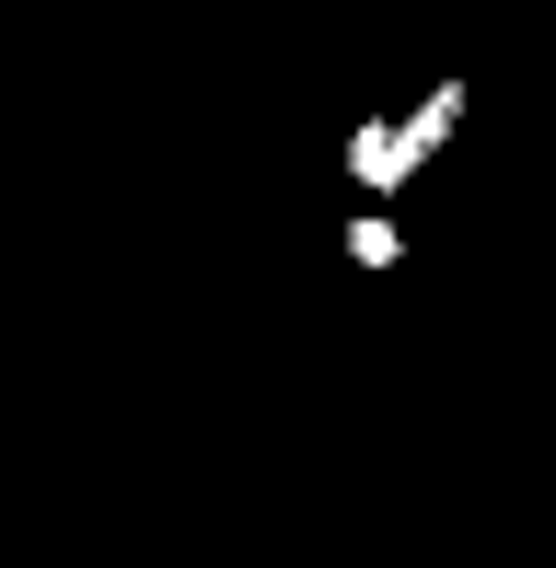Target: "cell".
Instances as JSON below:
<instances>
[{
  "label": "cell",
  "instance_id": "1",
  "mask_svg": "<svg viewBox=\"0 0 556 568\" xmlns=\"http://www.w3.org/2000/svg\"><path fill=\"white\" fill-rule=\"evenodd\" d=\"M464 116H475V82H429L406 116H360V128H348V151H337L348 186H383V197H394L406 174H429V163L452 151V128H464Z\"/></svg>",
  "mask_w": 556,
  "mask_h": 568
},
{
  "label": "cell",
  "instance_id": "2",
  "mask_svg": "<svg viewBox=\"0 0 556 568\" xmlns=\"http://www.w3.org/2000/svg\"><path fill=\"white\" fill-rule=\"evenodd\" d=\"M337 255H348V267H371V278H383V267H406V232H394V210H360V221L337 232Z\"/></svg>",
  "mask_w": 556,
  "mask_h": 568
}]
</instances>
